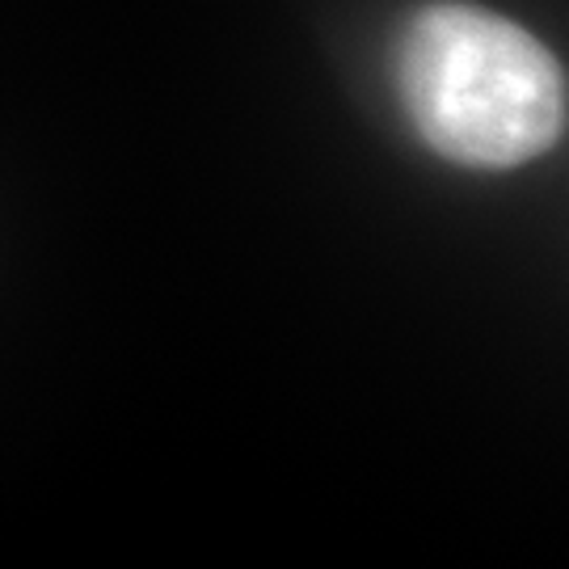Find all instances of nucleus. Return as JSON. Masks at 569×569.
Instances as JSON below:
<instances>
[{
  "mask_svg": "<svg viewBox=\"0 0 569 569\" xmlns=\"http://www.w3.org/2000/svg\"><path fill=\"white\" fill-rule=\"evenodd\" d=\"M397 89L413 131L456 164L515 169L566 136V72L523 26L430 4L406 26Z\"/></svg>",
  "mask_w": 569,
  "mask_h": 569,
  "instance_id": "nucleus-1",
  "label": "nucleus"
}]
</instances>
